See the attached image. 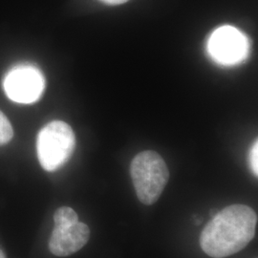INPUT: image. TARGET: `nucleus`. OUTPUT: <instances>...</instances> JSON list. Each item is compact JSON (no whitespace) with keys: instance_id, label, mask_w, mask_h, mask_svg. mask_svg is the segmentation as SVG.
Listing matches in <instances>:
<instances>
[{"instance_id":"f257e3e1","label":"nucleus","mask_w":258,"mask_h":258,"mask_svg":"<svg viewBox=\"0 0 258 258\" xmlns=\"http://www.w3.org/2000/svg\"><path fill=\"white\" fill-rule=\"evenodd\" d=\"M257 215L246 205L234 204L217 212L200 235V246L212 258L231 256L246 248L255 234Z\"/></svg>"},{"instance_id":"f03ea898","label":"nucleus","mask_w":258,"mask_h":258,"mask_svg":"<svg viewBox=\"0 0 258 258\" xmlns=\"http://www.w3.org/2000/svg\"><path fill=\"white\" fill-rule=\"evenodd\" d=\"M130 174L139 200L144 205L156 203L169 179L165 160L153 150H146L134 157Z\"/></svg>"},{"instance_id":"7ed1b4c3","label":"nucleus","mask_w":258,"mask_h":258,"mask_svg":"<svg viewBox=\"0 0 258 258\" xmlns=\"http://www.w3.org/2000/svg\"><path fill=\"white\" fill-rule=\"evenodd\" d=\"M76 147L74 131L61 120L49 122L37 135V158L46 171H55L64 166Z\"/></svg>"},{"instance_id":"20e7f679","label":"nucleus","mask_w":258,"mask_h":258,"mask_svg":"<svg viewBox=\"0 0 258 258\" xmlns=\"http://www.w3.org/2000/svg\"><path fill=\"white\" fill-rule=\"evenodd\" d=\"M208 52L218 64H238L248 55L249 41L238 29L222 26L216 29L209 38Z\"/></svg>"},{"instance_id":"39448f33","label":"nucleus","mask_w":258,"mask_h":258,"mask_svg":"<svg viewBox=\"0 0 258 258\" xmlns=\"http://www.w3.org/2000/svg\"><path fill=\"white\" fill-rule=\"evenodd\" d=\"M3 87L10 100L29 104L39 100L45 88V80L36 66L19 65L6 75Z\"/></svg>"},{"instance_id":"423d86ee","label":"nucleus","mask_w":258,"mask_h":258,"mask_svg":"<svg viewBox=\"0 0 258 258\" xmlns=\"http://www.w3.org/2000/svg\"><path fill=\"white\" fill-rule=\"evenodd\" d=\"M89 237L90 230L82 222L68 226H55L49 240V249L56 256H68L83 248Z\"/></svg>"},{"instance_id":"0eeeda50","label":"nucleus","mask_w":258,"mask_h":258,"mask_svg":"<svg viewBox=\"0 0 258 258\" xmlns=\"http://www.w3.org/2000/svg\"><path fill=\"white\" fill-rule=\"evenodd\" d=\"M79 222L77 212L69 207H61L55 211L54 214V223L55 227L68 226Z\"/></svg>"},{"instance_id":"6e6552de","label":"nucleus","mask_w":258,"mask_h":258,"mask_svg":"<svg viewBox=\"0 0 258 258\" xmlns=\"http://www.w3.org/2000/svg\"><path fill=\"white\" fill-rule=\"evenodd\" d=\"M14 136V130L8 118L0 111V146L8 144Z\"/></svg>"},{"instance_id":"1a4fd4ad","label":"nucleus","mask_w":258,"mask_h":258,"mask_svg":"<svg viewBox=\"0 0 258 258\" xmlns=\"http://www.w3.org/2000/svg\"><path fill=\"white\" fill-rule=\"evenodd\" d=\"M249 167L253 173V175H258V143L255 141V143L252 145L250 148V151L249 153Z\"/></svg>"},{"instance_id":"9d476101","label":"nucleus","mask_w":258,"mask_h":258,"mask_svg":"<svg viewBox=\"0 0 258 258\" xmlns=\"http://www.w3.org/2000/svg\"><path fill=\"white\" fill-rule=\"evenodd\" d=\"M103 2L106 5H111V6H116V5H120L123 3H126L129 0H100Z\"/></svg>"},{"instance_id":"9b49d317","label":"nucleus","mask_w":258,"mask_h":258,"mask_svg":"<svg viewBox=\"0 0 258 258\" xmlns=\"http://www.w3.org/2000/svg\"><path fill=\"white\" fill-rule=\"evenodd\" d=\"M217 212H218V211H217V210H214V209H213V210H212V211H211V214H212V217H213L214 215H216V214H217Z\"/></svg>"},{"instance_id":"f8f14e48","label":"nucleus","mask_w":258,"mask_h":258,"mask_svg":"<svg viewBox=\"0 0 258 258\" xmlns=\"http://www.w3.org/2000/svg\"><path fill=\"white\" fill-rule=\"evenodd\" d=\"M0 258H6V256H5V254H4V252L0 249Z\"/></svg>"}]
</instances>
